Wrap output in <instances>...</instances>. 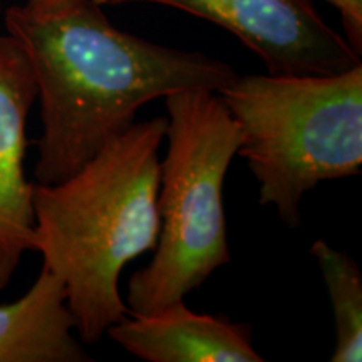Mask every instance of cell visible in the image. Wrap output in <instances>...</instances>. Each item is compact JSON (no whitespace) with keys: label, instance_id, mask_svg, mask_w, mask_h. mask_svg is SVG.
Segmentation results:
<instances>
[{"label":"cell","instance_id":"cell-9","mask_svg":"<svg viewBox=\"0 0 362 362\" xmlns=\"http://www.w3.org/2000/svg\"><path fill=\"white\" fill-rule=\"evenodd\" d=\"M310 253L319 265L327 287L334 319L336 349L332 362L362 359V274L347 252L337 250L325 240H315Z\"/></svg>","mask_w":362,"mask_h":362},{"label":"cell","instance_id":"cell-6","mask_svg":"<svg viewBox=\"0 0 362 362\" xmlns=\"http://www.w3.org/2000/svg\"><path fill=\"white\" fill-rule=\"evenodd\" d=\"M37 88L25 52L0 34V291L27 252H34V183L25 176L27 117Z\"/></svg>","mask_w":362,"mask_h":362},{"label":"cell","instance_id":"cell-5","mask_svg":"<svg viewBox=\"0 0 362 362\" xmlns=\"http://www.w3.org/2000/svg\"><path fill=\"white\" fill-rule=\"evenodd\" d=\"M99 6L156 4L210 21L259 56L272 76H334L361 54L334 30L312 0H94Z\"/></svg>","mask_w":362,"mask_h":362},{"label":"cell","instance_id":"cell-2","mask_svg":"<svg viewBox=\"0 0 362 362\" xmlns=\"http://www.w3.org/2000/svg\"><path fill=\"white\" fill-rule=\"evenodd\" d=\"M166 116L133 123L69 178L34 181V252L64 285L79 341L98 344L129 314L121 272L155 250Z\"/></svg>","mask_w":362,"mask_h":362},{"label":"cell","instance_id":"cell-3","mask_svg":"<svg viewBox=\"0 0 362 362\" xmlns=\"http://www.w3.org/2000/svg\"><path fill=\"white\" fill-rule=\"evenodd\" d=\"M238 126L237 155L288 228L304 194L362 166V64L334 76H238L220 90Z\"/></svg>","mask_w":362,"mask_h":362},{"label":"cell","instance_id":"cell-7","mask_svg":"<svg viewBox=\"0 0 362 362\" xmlns=\"http://www.w3.org/2000/svg\"><path fill=\"white\" fill-rule=\"evenodd\" d=\"M126 352L146 362H264L252 327L225 315L197 314L175 302L151 314H128L107 329Z\"/></svg>","mask_w":362,"mask_h":362},{"label":"cell","instance_id":"cell-10","mask_svg":"<svg viewBox=\"0 0 362 362\" xmlns=\"http://www.w3.org/2000/svg\"><path fill=\"white\" fill-rule=\"evenodd\" d=\"M341 13L344 35L357 52H362V0H327Z\"/></svg>","mask_w":362,"mask_h":362},{"label":"cell","instance_id":"cell-8","mask_svg":"<svg viewBox=\"0 0 362 362\" xmlns=\"http://www.w3.org/2000/svg\"><path fill=\"white\" fill-rule=\"evenodd\" d=\"M72 330L64 285L42 267L24 296L0 305V362H89Z\"/></svg>","mask_w":362,"mask_h":362},{"label":"cell","instance_id":"cell-1","mask_svg":"<svg viewBox=\"0 0 362 362\" xmlns=\"http://www.w3.org/2000/svg\"><path fill=\"white\" fill-rule=\"evenodd\" d=\"M101 7L27 0L6 11L7 34L25 52L40 104L35 183L69 178L149 101L189 89L220 93L238 78L220 59L117 29Z\"/></svg>","mask_w":362,"mask_h":362},{"label":"cell","instance_id":"cell-4","mask_svg":"<svg viewBox=\"0 0 362 362\" xmlns=\"http://www.w3.org/2000/svg\"><path fill=\"white\" fill-rule=\"evenodd\" d=\"M163 99L168 151L160 166V237L151 262L129 279L124 300L138 315L185 300L232 260L223 187L240 146L238 126L214 90Z\"/></svg>","mask_w":362,"mask_h":362},{"label":"cell","instance_id":"cell-11","mask_svg":"<svg viewBox=\"0 0 362 362\" xmlns=\"http://www.w3.org/2000/svg\"><path fill=\"white\" fill-rule=\"evenodd\" d=\"M42 2H54V0H42Z\"/></svg>","mask_w":362,"mask_h":362}]
</instances>
